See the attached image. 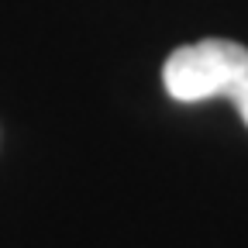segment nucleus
I'll use <instances>...</instances> for the list:
<instances>
[{
	"instance_id": "f257e3e1",
	"label": "nucleus",
	"mask_w": 248,
	"mask_h": 248,
	"mask_svg": "<svg viewBox=\"0 0 248 248\" xmlns=\"http://www.w3.org/2000/svg\"><path fill=\"white\" fill-rule=\"evenodd\" d=\"M248 76V48L228 38H203L176 48L166 66V93L179 104H200L214 97H234Z\"/></svg>"
},
{
	"instance_id": "f03ea898",
	"label": "nucleus",
	"mask_w": 248,
	"mask_h": 248,
	"mask_svg": "<svg viewBox=\"0 0 248 248\" xmlns=\"http://www.w3.org/2000/svg\"><path fill=\"white\" fill-rule=\"evenodd\" d=\"M231 104L238 107V117L245 121V128H248V76H245V83L238 86V93L231 97Z\"/></svg>"
}]
</instances>
